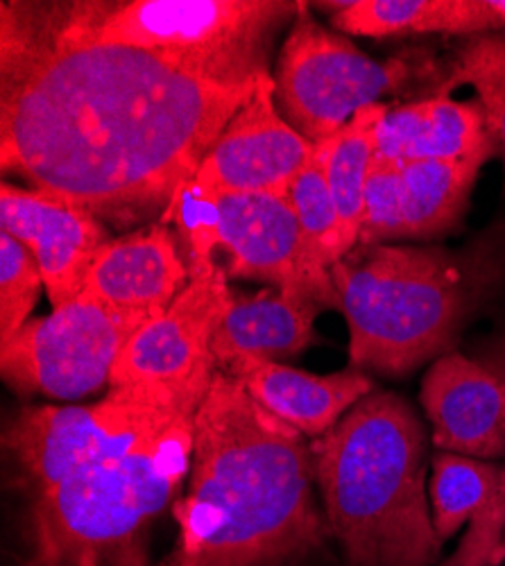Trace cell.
Listing matches in <instances>:
<instances>
[{
    "label": "cell",
    "instance_id": "f1b7e54d",
    "mask_svg": "<svg viewBox=\"0 0 505 566\" xmlns=\"http://www.w3.org/2000/svg\"><path fill=\"white\" fill-rule=\"evenodd\" d=\"M501 564H505V533H503V548H501Z\"/></svg>",
    "mask_w": 505,
    "mask_h": 566
},
{
    "label": "cell",
    "instance_id": "ba28073f",
    "mask_svg": "<svg viewBox=\"0 0 505 566\" xmlns=\"http://www.w3.org/2000/svg\"><path fill=\"white\" fill-rule=\"evenodd\" d=\"M412 77L403 60L379 62L311 14L297 17L274 66V103L284 120L311 144L338 134L362 107L399 93Z\"/></svg>",
    "mask_w": 505,
    "mask_h": 566
},
{
    "label": "cell",
    "instance_id": "ffe728a7",
    "mask_svg": "<svg viewBox=\"0 0 505 566\" xmlns=\"http://www.w3.org/2000/svg\"><path fill=\"white\" fill-rule=\"evenodd\" d=\"M490 157L401 164L406 241H431L461 224Z\"/></svg>",
    "mask_w": 505,
    "mask_h": 566
},
{
    "label": "cell",
    "instance_id": "9a60e30c",
    "mask_svg": "<svg viewBox=\"0 0 505 566\" xmlns=\"http://www.w3.org/2000/svg\"><path fill=\"white\" fill-rule=\"evenodd\" d=\"M189 281L191 270L177 252L172 229L155 222L109 241L86 274L84 293L118 311L155 317Z\"/></svg>",
    "mask_w": 505,
    "mask_h": 566
},
{
    "label": "cell",
    "instance_id": "30bf717a",
    "mask_svg": "<svg viewBox=\"0 0 505 566\" xmlns=\"http://www.w3.org/2000/svg\"><path fill=\"white\" fill-rule=\"evenodd\" d=\"M232 297L222 263L193 268L183 293L129 338L114 365L109 388L152 386L202 406L218 371L213 338Z\"/></svg>",
    "mask_w": 505,
    "mask_h": 566
},
{
    "label": "cell",
    "instance_id": "2e32d148",
    "mask_svg": "<svg viewBox=\"0 0 505 566\" xmlns=\"http://www.w3.org/2000/svg\"><path fill=\"white\" fill-rule=\"evenodd\" d=\"M218 371L232 376L265 410L313 440L327 436L375 390L370 374L354 365L323 376L284 363L241 356Z\"/></svg>",
    "mask_w": 505,
    "mask_h": 566
},
{
    "label": "cell",
    "instance_id": "484cf974",
    "mask_svg": "<svg viewBox=\"0 0 505 566\" xmlns=\"http://www.w3.org/2000/svg\"><path fill=\"white\" fill-rule=\"evenodd\" d=\"M41 289L43 276L32 252L0 231V340L12 338L30 322Z\"/></svg>",
    "mask_w": 505,
    "mask_h": 566
},
{
    "label": "cell",
    "instance_id": "cb8c5ba5",
    "mask_svg": "<svg viewBox=\"0 0 505 566\" xmlns=\"http://www.w3.org/2000/svg\"><path fill=\"white\" fill-rule=\"evenodd\" d=\"M288 202L304 231V239L319 265L332 270L345 259L340 248V227L327 177L325 144H315L306 168L297 175L288 191Z\"/></svg>",
    "mask_w": 505,
    "mask_h": 566
},
{
    "label": "cell",
    "instance_id": "8992f818",
    "mask_svg": "<svg viewBox=\"0 0 505 566\" xmlns=\"http://www.w3.org/2000/svg\"><path fill=\"white\" fill-rule=\"evenodd\" d=\"M291 0H127L64 3L66 30L131 45L170 66L229 88L270 77L274 41L293 25Z\"/></svg>",
    "mask_w": 505,
    "mask_h": 566
},
{
    "label": "cell",
    "instance_id": "44dd1931",
    "mask_svg": "<svg viewBox=\"0 0 505 566\" xmlns=\"http://www.w3.org/2000/svg\"><path fill=\"white\" fill-rule=\"evenodd\" d=\"M390 107L372 103L362 107L338 134L323 140L327 150V177L334 196L340 248L347 256L360 239L367 175L379 150V127Z\"/></svg>",
    "mask_w": 505,
    "mask_h": 566
},
{
    "label": "cell",
    "instance_id": "7402d4cb",
    "mask_svg": "<svg viewBox=\"0 0 505 566\" xmlns=\"http://www.w3.org/2000/svg\"><path fill=\"white\" fill-rule=\"evenodd\" d=\"M503 467L461 453L438 451L431 455L429 501L438 537L449 542L485 510L501 485Z\"/></svg>",
    "mask_w": 505,
    "mask_h": 566
},
{
    "label": "cell",
    "instance_id": "d6986e66",
    "mask_svg": "<svg viewBox=\"0 0 505 566\" xmlns=\"http://www.w3.org/2000/svg\"><path fill=\"white\" fill-rule=\"evenodd\" d=\"M332 10L338 32L370 39L449 34L476 36L505 32L490 0H351L319 3Z\"/></svg>",
    "mask_w": 505,
    "mask_h": 566
},
{
    "label": "cell",
    "instance_id": "8fae6325",
    "mask_svg": "<svg viewBox=\"0 0 505 566\" xmlns=\"http://www.w3.org/2000/svg\"><path fill=\"white\" fill-rule=\"evenodd\" d=\"M213 198L215 254H227L222 268L229 279L263 281L270 289L315 300L327 311H340L332 270L319 265L308 250L288 198Z\"/></svg>",
    "mask_w": 505,
    "mask_h": 566
},
{
    "label": "cell",
    "instance_id": "5b68a950",
    "mask_svg": "<svg viewBox=\"0 0 505 566\" xmlns=\"http://www.w3.org/2000/svg\"><path fill=\"white\" fill-rule=\"evenodd\" d=\"M196 415L30 499L28 566H148L150 526L191 471Z\"/></svg>",
    "mask_w": 505,
    "mask_h": 566
},
{
    "label": "cell",
    "instance_id": "7a4b0ae2",
    "mask_svg": "<svg viewBox=\"0 0 505 566\" xmlns=\"http://www.w3.org/2000/svg\"><path fill=\"white\" fill-rule=\"evenodd\" d=\"M313 449L236 379L215 371L196 415L189 490L161 566H280L325 546Z\"/></svg>",
    "mask_w": 505,
    "mask_h": 566
},
{
    "label": "cell",
    "instance_id": "4fadbf2b",
    "mask_svg": "<svg viewBox=\"0 0 505 566\" xmlns=\"http://www.w3.org/2000/svg\"><path fill=\"white\" fill-rule=\"evenodd\" d=\"M0 222L36 259L53 308L84 293L91 265L112 241L96 213L53 193L25 191L12 184L0 188Z\"/></svg>",
    "mask_w": 505,
    "mask_h": 566
},
{
    "label": "cell",
    "instance_id": "6da1fadb",
    "mask_svg": "<svg viewBox=\"0 0 505 566\" xmlns=\"http://www.w3.org/2000/svg\"><path fill=\"white\" fill-rule=\"evenodd\" d=\"M0 14L3 172L96 216H164L256 88L77 36L57 3H3Z\"/></svg>",
    "mask_w": 505,
    "mask_h": 566
},
{
    "label": "cell",
    "instance_id": "83f0119b",
    "mask_svg": "<svg viewBox=\"0 0 505 566\" xmlns=\"http://www.w3.org/2000/svg\"><path fill=\"white\" fill-rule=\"evenodd\" d=\"M490 3H492L494 14L498 17V21H501V25L505 30V0H490Z\"/></svg>",
    "mask_w": 505,
    "mask_h": 566
},
{
    "label": "cell",
    "instance_id": "3957f363",
    "mask_svg": "<svg viewBox=\"0 0 505 566\" xmlns=\"http://www.w3.org/2000/svg\"><path fill=\"white\" fill-rule=\"evenodd\" d=\"M349 326V358L362 371L406 376L453 352L463 326L505 281V231L463 250L356 245L332 268Z\"/></svg>",
    "mask_w": 505,
    "mask_h": 566
},
{
    "label": "cell",
    "instance_id": "5bb4252c",
    "mask_svg": "<svg viewBox=\"0 0 505 566\" xmlns=\"http://www.w3.org/2000/svg\"><path fill=\"white\" fill-rule=\"evenodd\" d=\"M420 401L438 451L478 460L505 458V395L476 356L449 352L424 374Z\"/></svg>",
    "mask_w": 505,
    "mask_h": 566
},
{
    "label": "cell",
    "instance_id": "d4e9b609",
    "mask_svg": "<svg viewBox=\"0 0 505 566\" xmlns=\"http://www.w3.org/2000/svg\"><path fill=\"white\" fill-rule=\"evenodd\" d=\"M397 241H406L401 161L377 155L367 175L358 245H390Z\"/></svg>",
    "mask_w": 505,
    "mask_h": 566
},
{
    "label": "cell",
    "instance_id": "52a82bcc",
    "mask_svg": "<svg viewBox=\"0 0 505 566\" xmlns=\"http://www.w3.org/2000/svg\"><path fill=\"white\" fill-rule=\"evenodd\" d=\"M200 406L152 386H116L88 406H25L6 427V449L28 499L73 471L164 431Z\"/></svg>",
    "mask_w": 505,
    "mask_h": 566
},
{
    "label": "cell",
    "instance_id": "4316f807",
    "mask_svg": "<svg viewBox=\"0 0 505 566\" xmlns=\"http://www.w3.org/2000/svg\"><path fill=\"white\" fill-rule=\"evenodd\" d=\"M478 360H483L496 376L503 386L505 395V332H498L492 336L476 354ZM474 533H481V537L492 539L494 544H503V533H505V464H503V474H501V485L494 494V499L481 510L474 522L467 526Z\"/></svg>",
    "mask_w": 505,
    "mask_h": 566
},
{
    "label": "cell",
    "instance_id": "277c9868",
    "mask_svg": "<svg viewBox=\"0 0 505 566\" xmlns=\"http://www.w3.org/2000/svg\"><path fill=\"white\" fill-rule=\"evenodd\" d=\"M315 485L347 566H435L424 421L401 395L372 390L311 442Z\"/></svg>",
    "mask_w": 505,
    "mask_h": 566
},
{
    "label": "cell",
    "instance_id": "7c38bea8",
    "mask_svg": "<svg viewBox=\"0 0 505 566\" xmlns=\"http://www.w3.org/2000/svg\"><path fill=\"white\" fill-rule=\"evenodd\" d=\"M313 153L315 144L280 114L270 75L224 125L191 181L209 196L288 198Z\"/></svg>",
    "mask_w": 505,
    "mask_h": 566
},
{
    "label": "cell",
    "instance_id": "f546056e",
    "mask_svg": "<svg viewBox=\"0 0 505 566\" xmlns=\"http://www.w3.org/2000/svg\"><path fill=\"white\" fill-rule=\"evenodd\" d=\"M501 566H505V564H501Z\"/></svg>",
    "mask_w": 505,
    "mask_h": 566
},
{
    "label": "cell",
    "instance_id": "603a6c76",
    "mask_svg": "<svg viewBox=\"0 0 505 566\" xmlns=\"http://www.w3.org/2000/svg\"><path fill=\"white\" fill-rule=\"evenodd\" d=\"M455 86L476 91L505 166V32L465 36L455 45L442 91Z\"/></svg>",
    "mask_w": 505,
    "mask_h": 566
},
{
    "label": "cell",
    "instance_id": "9c48e42d",
    "mask_svg": "<svg viewBox=\"0 0 505 566\" xmlns=\"http://www.w3.org/2000/svg\"><path fill=\"white\" fill-rule=\"evenodd\" d=\"M148 319L82 293L0 340V371L19 395L82 399L109 386L120 352Z\"/></svg>",
    "mask_w": 505,
    "mask_h": 566
},
{
    "label": "cell",
    "instance_id": "e0dca14e",
    "mask_svg": "<svg viewBox=\"0 0 505 566\" xmlns=\"http://www.w3.org/2000/svg\"><path fill=\"white\" fill-rule=\"evenodd\" d=\"M498 140L478 101L435 96L390 107L379 127L377 155L408 161H453L494 157Z\"/></svg>",
    "mask_w": 505,
    "mask_h": 566
},
{
    "label": "cell",
    "instance_id": "ac0fdd59",
    "mask_svg": "<svg viewBox=\"0 0 505 566\" xmlns=\"http://www.w3.org/2000/svg\"><path fill=\"white\" fill-rule=\"evenodd\" d=\"M323 311L315 300L270 286L256 295L234 293L213 338L218 369L241 356L274 363L299 356L315 343V317Z\"/></svg>",
    "mask_w": 505,
    "mask_h": 566
}]
</instances>
